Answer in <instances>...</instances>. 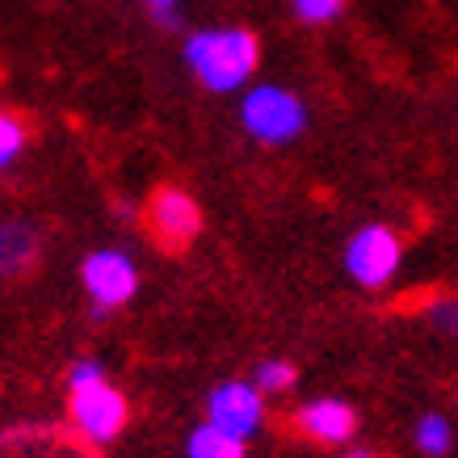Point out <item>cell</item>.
<instances>
[{
    "instance_id": "cell-1",
    "label": "cell",
    "mask_w": 458,
    "mask_h": 458,
    "mask_svg": "<svg viewBox=\"0 0 458 458\" xmlns=\"http://www.w3.org/2000/svg\"><path fill=\"white\" fill-rule=\"evenodd\" d=\"M181 59L207 93L240 98L261 68V38L249 26H202L185 34Z\"/></svg>"
},
{
    "instance_id": "cell-2",
    "label": "cell",
    "mask_w": 458,
    "mask_h": 458,
    "mask_svg": "<svg viewBox=\"0 0 458 458\" xmlns=\"http://www.w3.org/2000/svg\"><path fill=\"white\" fill-rule=\"evenodd\" d=\"M236 118L244 126V135L261 148H291L311 126L307 98L278 81H252L236 101Z\"/></svg>"
},
{
    "instance_id": "cell-3",
    "label": "cell",
    "mask_w": 458,
    "mask_h": 458,
    "mask_svg": "<svg viewBox=\"0 0 458 458\" xmlns=\"http://www.w3.org/2000/svg\"><path fill=\"white\" fill-rule=\"evenodd\" d=\"M341 261H345V274L361 291H387L403 269V240L387 223H361L345 240Z\"/></svg>"
},
{
    "instance_id": "cell-4",
    "label": "cell",
    "mask_w": 458,
    "mask_h": 458,
    "mask_svg": "<svg viewBox=\"0 0 458 458\" xmlns=\"http://www.w3.org/2000/svg\"><path fill=\"white\" fill-rule=\"evenodd\" d=\"M81 286L93 303V316H110L126 307L140 294V261L118 244H101V249L84 252L81 261Z\"/></svg>"
},
{
    "instance_id": "cell-5",
    "label": "cell",
    "mask_w": 458,
    "mask_h": 458,
    "mask_svg": "<svg viewBox=\"0 0 458 458\" xmlns=\"http://www.w3.org/2000/svg\"><path fill=\"white\" fill-rule=\"evenodd\" d=\"M68 420L89 445H110L131 425V400L123 387H114L106 378L98 387L68 391Z\"/></svg>"
},
{
    "instance_id": "cell-6",
    "label": "cell",
    "mask_w": 458,
    "mask_h": 458,
    "mask_svg": "<svg viewBox=\"0 0 458 458\" xmlns=\"http://www.w3.org/2000/svg\"><path fill=\"white\" fill-rule=\"evenodd\" d=\"M265 420H269V408H265V395L252 378H223V383L210 387L207 425L232 433L240 442H252L265 429Z\"/></svg>"
},
{
    "instance_id": "cell-7",
    "label": "cell",
    "mask_w": 458,
    "mask_h": 458,
    "mask_svg": "<svg viewBox=\"0 0 458 458\" xmlns=\"http://www.w3.org/2000/svg\"><path fill=\"white\" fill-rule=\"evenodd\" d=\"M202 207L194 202L190 190L181 185H160L152 198H148V227L152 236L165 244V249H185L202 236Z\"/></svg>"
},
{
    "instance_id": "cell-8",
    "label": "cell",
    "mask_w": 458,
    "mask_h": 458,
    "mask_svg": "<svg viewBox=\"0 0 458 458\" xmlns=\"http://www.w3.org/2000/svg\"><path fill=\"white\" fill-rule=\"evenodd\" d=\"M294 433H303L307 442L316 445H349L361 429L358 408L341 395H316V400L299 403L291 412Z\"/></svg>"
},
{
    "instance_id": "cell-9",
    "label": "cell",
    "mask_w": 458,
    "mask_h": 458,
    "mask_svg": "<svg viewBox=\"0 0 458 458\" xmlns=\"http://www.w3.org/2000/svg\"><path fill=\"white\" fill-rule=\"evenodd\" d=\"M42 257V232L30 219H0V282L26 278Z\"/></svg>"
},
{
    "instance_id": "cell-10",
    "label": "cell",
    "mask_w": 458,
    "mask_h": 458,
    "mask_svg": "<svg viewBox=\"0 0 458 458\" xmlns=\"http://www.w3.org/2000/svg\"><path fill=\"white\" fill-rule=\"evenodd\" d=\"M412 445L420 458H450L454 454V420L445 412H420L412 425Z\"/></svg>"
},
{
    "instance_id": "cell-11",
    "label": "cell",
    "mask_w": 458,
    "mask_h": 458,
    "mask_svg": "<svg viewBox=\"0 0 458 458\" xmlns=\"http://www.w3.org/2000/svg\"><path fill=\"white\" fill-rule=\"evenodd\" d=\"M185 458H249V442H240V437L202 420L185 437Z\"/></svg>"
},
{
    "instance_id": "cell-12",
    "label": "cell",
    "mask_w": 458,
    "mask_h": 458,
    "mask_svg": "<svg viewBox=\"0 0 458 458\" xmlns=\"http://www.w3.org/2000/svg\"><path fill=\"white\" fill-rule=\"evenodd\" d=\"M252 383L261 387L265 400H269V395H286V391H294V383H299V366L286 358H265V361H257Z\"/></svg>"
},
{
    "instance_id": "cell-13",
    "label": "cell",
    "mask_w": 458,
    "mask_h": 458,
    "mask_svg": "<svg viewBox=\"0 0 458 458\" xmlns=\"http://www.w3.org/2000/svg\"><path fill=\"white\" fill-rule=\"evenodd\" d=\"M26 148H30L26 123H21L13 110H4V106H0V173H9V168L26 156Z\"/></svg>"
},
{
    "instance_id": "cell-14",
    "label": "cell",
    "mask_w": 458,
    "mask_h": 458,
    "mask_svg": "<svg viewBox=\"0 0 458 458\" xmlns=\"http://www.w3.org/2000/svg\"><path fill=\"white\" fill-rule=\"evenodd\" d=\"M291 13L303 26H333L345 13V0H291Z\"/></svg>"
},
{
    "instance_id": "cell-15",
    "label": "cell",
    "mask_w": 458,
    "mask_h": 458,
    "mask_svg": "<svg viewBox=\"0 0 458 458\" xmlns=\"http://www.w3.org/2000/svg\"><path fill=\"white\" fill-rule=\"evenodd\" d=\"M425 319H429L433 333L458 341V294H437V299H429V303H425Z\"/></svg>"
},
{
    "instance_id": "cell-16",
    "label": "cell",
    "mask_w": 458,
    "mask_h": 458,
    "mask_svg": "<svg viewBox=\"0 0 458 458\" xmlns=\"http://www.w3.org/2000/svg\"><path fill=\"white\" fill-rule=\"evenodd\" d=\"M106 378H110V370H106V361L101 358H76L68 366V391L98 387V383H106Z\"/></svg>"
},
{
    "instance_id": "cell-17",
    "label": "cell",
    "mask_w": 458,
    "mask_h": 458,
    "mask_svg": "<svg viewBox=\"0 0 458 458\" xmlns=\"http://www.w3.org/2000/svg\"><path fill=\"white\" fill-rule=\"evenodd\" d=\"M156 17V26H165V30H181L185 21H181V9H165V13H152Z\"/></svg>"
},
{
    "instance_id": "cell-18",
    "label": "cell",
    "mask_w": 458,
    "mask_h": 458,
    "mask_svg": "<svg viewBox=\"0 0 458 458\" xmlns=\"http://www.w3.org/2000/svg\"><path fill=\"white\" fill-rule=\"evenodd\" d=\"M143 4H148L152 13H165V9H181L185 0H143Z\"/></svg>"
},
{
    "instance_id": "cell-19",
    "label": "cell",
    "mask_w": 458,
    "mask_h": 458,
    "mask_svg": "<svg viewBox=\"0 0 458 458\" xmlns=\"http://www.w3.org/2000/svg\"><path fill=\"white\" fill-rule=\"evenodd\" d=\"M341 458H375V450H345Z\"/></svg>"
}]
</instances>
